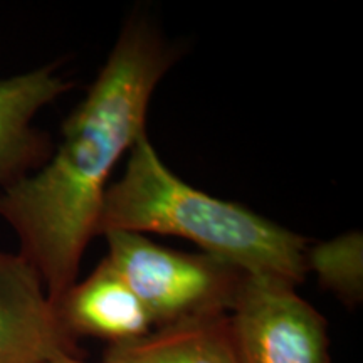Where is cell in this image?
Wrapping results in <instances>:
<instances>
[{
  "mask_svg": "<svg viewBox=\"0 0 363 363\" xmlns=\"http://www.w3.org/2000/svg\"><path fill=\"white\" fill-rule=\"evenodd\" d=\"M177 59L145 17L126 22L83 101L62 123L51 158L0 199L19 254L43 279L52 305L76 283L98 235L104 192L120 158L145 131L150 99Z\"/></svg>",
  "mask_w": 363,
  "mask_h": 363,
  "instance_id": "1",
  "label": "cell"
},
{
  "mask_svg": "<svg viewBox=\"0 0 363 363\" xmlns=\"http://www.w3.org/2000/svg\"><path fill=\"white\" fill-rule=\"evenodd\" d=\"M113 230L177 235L247 274L294 288L308 274L306 238L194 189L163 163L147 133L131 147L123 175L104 192L98 235Z\"/></svg>",
  "mask_w": 363,
  "mask_h": 363,
  "instance_id": "2",
  "label": "cell"
},
{
  "mask_svg": "<svg viewBox=\"0 0 363 363\" xmlns=\"http://www.w3.org/2000/svg\"><path fill=\"white\" fill-rule=\"evenodd\" d=\"M118 274L138 296L153 330L229 315L247 272L211 254L180 252L143 234H103Z\"/></svg>",
  "mask_w": 363,
  "mask_h": 363,
  "instance_id": "3",
  "label": "cell"
},
{
  "mask_svg": "<svg viewBox=\"0 0 363 363\" xmlns=\"http://www.w3.org/2000/svg\"><path fill=\"white\" fill-rule=\"evenodd\" d=\"M229 321L240 363H331L328 321L283 281L246 274Z\"/></svg>",
  "mask_w": 363,
  "mask_h": 363,
  "instance_id": "4",
  "label": "cell"
},
{
  "mask_svg": "<svg viewBox=\"0 0 363 363\" xmlns=\"http://www.w3.org/2000/svg\"><path fill=\"white\" fill-rule=\"evenodd\" d=\"M78 342L59 318L38 269L19 252L0 251V363L83 358Z\"/></svg>",
  "mask_w": 363,
  "mask_h": 363,
  "instance_id": "5",
  "label": "cell"
},
{
  "mask_svg": "<svg viewBox=\"0 0 363 363\" xmlns=\"http://www.w3.org/2000/svg\"><path fill=\"white\" fill-rule=\"evenodd\" d=\"M69 88L57 65L0 79V199L51 158V136L34 126V118Z\"/></svg>",
  "mask_w": 363,
  "mask_h": 363,
  "instance_id": "6",
  "label": "cell"
},
{
  "mask_svg": "<svg viewBox=\"0 0 363 363\" xmlns=\"http://www.w3.org/2000/svg\"><path fill=\"white\" fill-rule=\"evenodd\" d=\"M54 306L78 340L93 337L116 345L143 338L153 331L142 301L106 257L88 278L76 281Z\"/></svg>",
  "mask_w": 363,
  "mask_h": 363,
  "instance_id": "7",
  "label": "cell"
},
{
  "mask_svg": "<svg viewBox=\"0 0 363 363\" xmlns=\"http://www.w3.org/2000/svg\"><path fill=\"white\" fill-rule=\"evenodd\" d=\"M103 363H240L229 315L157 328L133 342L108 345Z\"/></svg>",
  "mask_w": 363,
  "mask_h": 363,
  "instance_id": "8",
  "label": "cell"
},
{
  "mask_svg": "<svg viewBox=\"0 0 363 363\" xmlns=\"http://www.w3.org/2000/svg\"><path fill=\"white\" fill-rule=\"evenodd\" d=\"M306 269L345 306H358L363 298L362 233H347L308 247Z\"/></svg>",
  "mask_w": 363,
  "mask_h": 363,
  "instance_id": "9",
  "label": "cell"
},
{
  "mask_svg": "<svg viewBox=\"0 0 363 363\" xmlns=\"http://www.w3.org/2000/svg\"><path fill=\"white\" fill-rule=\"evenodd\" d=\"M48 363H88V362H84L83 358H78V357H59L56 360H51Z\"/></svg>",
  "mask_w": 363,
  "mask_h": 363,
  "instance_id": "10",
  "label": "cell"
}]
</instances>
